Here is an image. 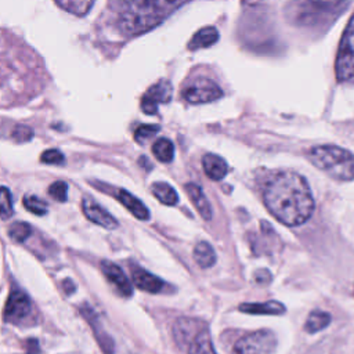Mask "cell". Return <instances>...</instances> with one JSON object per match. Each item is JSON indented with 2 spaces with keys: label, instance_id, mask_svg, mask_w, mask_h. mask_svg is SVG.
<instances>
[{
  "label": "cell",
  "instance_id": "obj_9",
  "mask_svg": "<svg viewBox=\"0 0 354 354\" xmlns=\"http://www.w3.org/2000/svg\"><path fill=\"white\" fill-rule=\"evenodd\" d=\"M206 328V325L197 318H189V317H182L177 320L173 325V338L177 346L186 349L191 344V342L197 338V335Z\"/></svg>",
  "mask_w": 354,
  "mask_h": 354
},
{
  "label": "cell",
  "instance_id": "obj_4",
  "mask_svg": "<svg viewBox=\"0 0 354 354\" xmlns=\"http://www.w3.org/2000/svg\"><path fill=\"white\" fill-rule=\"evenodd\" d=\"M307 159L333 180H354V154L342 147L332 144L313 147L307 152Z\"/></svg>",
  "mask_w": 354,
  "mask_h": 354
},
{
  "label": "cell",
  "instance_id": "obj_16",
  "mask_svg": "<svg viewBox=\"0 0 354 354\" xmlns=\"http://www.w3.org/2000/svg\"><path fill=\"white\" fill-rule=\"evenodd\" d=\"M115 198L139 220H148L150 219V211L147 206L136 198L133 194H130L126 190H118L115 194Z\"/></svg>",
  "mask_w": 354,
  "mask_h": 354
},
{
  "label": "cell",
  "instance_id": "obj_7",
  "mask_svg": "<svg viewBox=\"0 0 354 354\" xmlns=\"http://www.w3.org/2000/svg\"><path fill=\"white\" fill-rule=\"evenodd\" d=\"M182 96L190 104H206L219 100L223 96V91L212 79L197 78L185 87Z\"/></svg>",
  "mask_w": 354,
  "mask_h": 354
},
{
  "label": "cell",
  "instance_id": "obj_29",
  "mask_svg": "<svg viewBox=\"0 0 354 354\" xmlns=\"http://www.w3.org/2000/svg\"><path fill=\"white\" fill-rule=\"evenodd\" d=\"M159 132V126L156 125H141L134 132V140L140 144H144L151 137H154Z\"/></svg>",
  "mask_w": 354,
  "mask_h": 354
},
{
  "label": "cell",
  "instance_id": "obj_31",
  "mask_svg": "<svg viewBox=\"0 0 354 354\" xmlns=\"http://www.w3.org/2000/svg\"><path fill=\"white\" fill-rule=\"evenodd\" d=\"M67 193H68V186H67V183H64V182H56V183H53V185L49 187V194H50V197H51L53 200L58 201V202H67V200H68Z\"/></svg>",
  "mask_w": 354,
  "mask_h": 354
},
{
  "label": "cell",
  "instance_id": "obj_15",
  "mask_svg": "<svg viewBox=\"0 0 354 354\" xmlns=\"http://www.w3.org/2000/svg\"><path fill=\"white\" fill-rule=\"evenodd\" d=\"M202 166H204L205 174L209 177V179L216 182L223 180L228 172L227 162L216 154H206L202 158Z\"/></svg>",
  "mask_w": 354,
  "mask_h": 354
},
{
  "label": "cell",
  "instance_id": "obj_34",
  "mask_svg": "<svg viewBox=\"0 0 354 354\" xmlns=\"http://www.w3.org/2000/svg\"><path fill=\"white\" fill-rule=\"evenodd\" d=\"M268 274H270L268 270H259L257 273H256V281L260 284H264V283H269L270 280H272V276H268Z\"/></svg>",
  "mask_w": 354,
  "mask_h": 354
},
{
  "label": "cell",
  "instance_id": "obj_5",
  "mask_svg": "<svg viewBox=\"0 0 354 354\" xmlns=\"http://www.w3.org/2000/svg\"><path fill=\"white\" fill-rule=\"evenodd\" d=\"M335 72L339 82L354 80V14L343 32L335 62Z\"/></svg>",
  "mask_w": 354,
  "mask_h": 354
},
{
  "label": "cell",
  "instance_id": "obj_17",
  "mask_svg": "<svg viewBox=\"0 0 354 354\" xmlns=\"http://www.w3.org/2000/svg\"><path fill=\"white\" fill-rule=\"evenodd\" d=\"M239 311L253 314V316H259V314L281 316L287 311V309L283 303L273 300V302H266V303H244L239 306Z\"/></svg>",
  "mask_w": 354,
  "mask_h": 354
},
{
  "label": "cell",
  "instance_id": "obj_24",
  "mask_svg": "<svg viewBox=\"0 0 354 354\" xmlns=\"http://www.w3.org/2000/svg\"><path fill=\"white\" fill-rule=\"evenodd\" d=\"M96 0H56V3L65 12L75 16H84L93 8Z\"/></svg>",
  "mask_w": 354,
  "mask_h": 354
},
{
  "label": "cell",
  "instance_id": "obj_30",
  "mask_svg": "<svg viewBox=\"0 0 354 354\" xmlns=\"http://www.w3.org/2000/svg\"><path fill=\"white\" fill-rule=\"evenodd\" d=\"M40 161L46 165H64L65 163V156L60 150L51 148V150L45 151L40 155Z\"/></svg>",
  "mask_w": 354,
  "mask_h": 354
},
{
  "label": "cell",
  "instance_id": "obj_14",
  "mask_svg": "<svg viewBox=\"0 0 354 354\" xmlns=\"http://www.w3.org/2000/svg\"><path fill=\"white\" fill-rule=\"evenodd\" d=\"M185 189H186V193H187L189 198L191 200V202L197 208L198 213L202 216V219L204 220H211L212 216H213L212 206H211L205 193L202 191V189L196 183H189V185H186Z\"/></svg>",
  "mask_w": 354,
  "mask_h": 354
},
{
  "label": "cell",
  "instance_id": "obj_18",
  "mask_svg": "<svg viewBox=\"0 0 354 354\" xmlns=\"http://www.w3.org/2000/svg\"><path fill=\"white\" fill-rule=\"evenodd\" d=\"M80 311H82L83 317L88 321V324H91V325L93 327L95 333H96V338H97V342H99V344L102 346L104 354H114V342H113V339H111L106 332H103L102 328H99V325H97V317H96V314L93 313V310H92L91 307H88V306H86V307H82Z\"/></svg>",
  "mask_w": 354,
  "mask_h": 354
},
{
  "label": "cell",
  "instance_id": "obj_13",
  "mask_svg": "<svg viewBox=\"0 0 354 354\" xmlns=\"http://www.w3.org/2000/svg\"><path fill=\"white\" fill-rule=\"evenodd\" d=\"M132 279H133V284L139 290L145 291L148 294H159L165 288L163 280L139 268V266H132Z\"/></svg>",
  "mask_w": 354,
  "mask_h": 354
},
{
  "label": "cell",
  "instance_id": "obj_25",
  "mask_svg": "<svg viewBox=\"0 0 354 354\" xmlns=\"http://www.w3.org/2000/svg\"><path fill=\"white\" fill-rule=\"evenodd\" d=\"M152 154L163 163H169L174 158V145L169 139H158L152 145Z\"/></svg>",
  "mask_w": 354,
  "mask_h": 354
},
{
  "label": "cell",
  "instance_id": "obj_26",
  "mask_svg": "<svg viewBox=\"0 0 354 354\" xmlns=\"http://www.w3.org/2000/svg\"><path fill=\"white\" fill-rule=\"evenodd\" d=\"M14 213L12 193L8 187H0V217L9 220Z\"/></svg>",
  "mask_w": 354,
  "mask_h": 354
},
{
  "label": "cell",
  "instance_id": "obj_23",
  "mask_svg": "<svg viewBox=\"0 0 354 354\" xmlns=\"http://www.w3.org/2000/svg\"><path fill=\"white\" fill-rule=\"evenodd\" d=\"M331 314L322 310H314L307 317V321L305 322V331L307 333H316L322 329H325L331 324Z\"/></svg>",
  "mask_w": 354,
  "mask_h": 354
},
{
  "label": "cell",
  "instance_id": "obj_2",
  "mask_svg": "<svg viewBox=\"0 0 354 354\" xmlns=\"http://www.w3.org/2000/svg\"><path fill=\"white\" fill-rule=\"evenodd\" d=\"M187 0H114L118 30L129 36L145 34L163 23Z\"/></svg>",
  "mask_w": 354,
  "mask_h": 354
},
{
  "label": "cell",
  "instance_id": "obj_11",
  "mask_svg": "<svg viewBox=\"0 0 354 354\" xmlns=\"http://www.w3.org/2000/svg\"><path fill=\"white\" fill-rule=\"evenodd\" d=\"M82 211H83L84 216L92 223L99 224L107 230H115L119 226L118 220L92 198H88V197L83 198Z\"/></svg>",
  "mask_w": 354,
  "mask_h": 354
},
{
  "label": "cell",
  "instance_id": "obj_33",
  "mask_svg": "<svg viewBox=\"0 0 354 354\" xmlns=\"http://www.w3.org/2000/svg\"><path fill=\"white\" fill-rule=\"evenodd\" d=\"M28 353L27 354H40V349H39V342L36 339H28L25 342Z\"/></svg>",
  "mask_w": 354,
  "mask_h": 354
},
{
  "label": "cell",
  "instance_id": "obj_32",
  "mask_svg": "<svg viewBox=\"0 0 354 354\" xmlns=\"http://www.w3.org/2000/svg\"><path fill=\"white\" fill-rule=\"evenodd\" d=\"M12 137L17 143H27L34 137V130L25 125H17L12 133Z\"/></svg>",
  "mask_w": 354,
  "mask_h": 354
},
{
  "label": "cell",
  "instance_id": "obj_10",
  "mask_svg": "<svg viewBox=\"0 0 354 354\" xmlns=\"http://www.w3.org/2000/svg\"><path fill=\"white\" fill-rule=\"evenodd\" d=\"M31 300L28 295L20 290H13L9 295L3 310V318L8 322H20L31 313Z\"/></svg>",
  "mask_w": 354,
  "mask_h": 354
},
{
  "label": "cell",
  "instance_id": "obj_28",
  "mask_svg": "<svg viewBox=\"0 0 354 354\" xmlns=\"http://www.w3.org/2000/svg\"><path fill=\"white\" fill-rule=\"evenodd\" d=\"M24 206L32 212L34 215L38 216H45L47 213V204L45 201H42L40 198L35 197V196H25L24 197Z\"/></svg>",
  "mask_w": 354,
  "mask_h": 354
},
{
  "label": "cell",
  "instance_id": "obj_21",
  "mask_svg": "<svg viewBox=\"0 0 354 354\" xmlns=\"http://www.w3.org/2000/svg\"><path fill=\"white\" fill-rule=\"evenodd\" d=\"M151 191L154 194V197L162 202L163 205H167V206H173L176 205L177 202H179V196H177L176 190L165 183V182H156L151 186Z\"/></svg>",
  "mask_w": 354,
  "mask_h": 354
},
{
  "label": "cell",
  "instance_id": "obj_6",
  "mask_svg": "<svg viewBox=\"0 0 354 354\" xmlns=\"http://www.w3.org/2000/svg\"><path fill=\"white\" fill-rule=\"evenodd\" d=\"M277 347V338L269 329L250 332L234 344L233 354H272Z\"/></svg>",
  "mask_w": 354,
  "mask_h": 354
},
{
  "label": "cell",
  "instance_id": "obj_3",
  "mask_svg": "<svg viewBox=\"0 0 354 354\" xmlns=\"http://www.w3.org/2000/svg\"><path fill=\"white\" fill-rule=\"evenodd\" d=\"M349 6V0H292L287 6L288 20L305 28L331 25Z\"/></svg>",
  "mask_w": 354,
  "mask_h": 354
},
{
  "label": "cell",
  "instance_id": "obj_1",
  "mask_svg": "<svg viewBox=\"0 0 354 354\" xmlns=\"http://www.w3.org/2000/svg\"><path fill=\"white\" fill-rule=\"evenodd\" d=\"M263 201L279 222L290 227L306 223L316 208L306 179L295 172L274 173L263 189Z\"/></svg>",
  "mask_w": 354,
  "mask_h": 354
},
{
  "label": "cell",
  "instance_id": "obj_12",
  "mask_svg": "<svg viewBox=\"0 0 354 354\" xmlns=\"http://www.w3.org/2000/svg\"><path fill=\"white\" fill-rule=\"evenodd\" d=\"M102 272L106 276V279L110 281V284L114 285V288L118 291L119 295L123 298H130L133 295V287L126 274L122 272L118 264L110 261V260H103L102 264Z\"/></svg>",
  "mask_w": 354,
  "mask_h": 354
},
{
  "label": "cell",
  "instance_id": "obj_20",
  "mask_svg": "<svg viewBox=\"0 0 354 354\" xmlns=\"http://www.w3.org/2000/svg\"><path fill=\"white\" fill-rule=\"evenodd\" d=\"M194 260L201 269H209L216 263L217 256L209 242L201 241L194 248Z\"/></svg>",
  "mask_w": 354,
  "mask_h": 354
},
{
  "label": "cell",
  "instance_id": "obj_22",
  "mask_svg": "<svg viewBox=\"0 0 354 354\" xmlns=\"http://www.w3.org/2000/svg\"><path fill=\"white\" fill-rule=\"evenodd\" d=\"M189 354H216L208 328H204L187 347Z\"/></svg>",
  "mask_w": 354,
  "mask_h": 354
},
{
  "label": "cell",
  "instance_id": "obj_19",
  "mask_svg": "<svg viewBox=\"0 0 354 354\" xmlns=\"http://www.w3.org/2000/svg\"><path fill=\"white\" fill-rule=\"evenodd\" d=\"M219 40V32L213 27H206L200 30L191 40L189 42V49L190 50H200V49H206L213 46Z\"/></svg>",
  "mask_w": 354,
  "mask_h": 354
},
{
  "label": "cell",
  "instance_id": "obj_27",
  "mask_svg": "<svg viewBox=\"0 0 354 354\" xmlns=\"http://www.w3.org/2000/svg\"><path fill=\"white\" fill-rule=\"evenodd\" d=\"M32 234V227L25 222H16L9 228V235L16 242H24Z\"/></svg>",
  "mask_w": 354,
  "mask_h": 354
},
{
  "label": "cell",
  "instance_id": "obj_8",
  "mask_svg": "<svg viewBox=\"0 0 354 354\" xmlns=\"http://www.w3.org/2000/svg\"><path fill=\"white\" fill-rule=\"evenodd\" d=\"M173 87L167 80H159L152 84L145 95L141 97V110L147 115H155L158 113L159 104L169 103L172 100Z\"/></svg>",
  "mask_w": 354,
  "mask_h": 354
}]
</instances>
